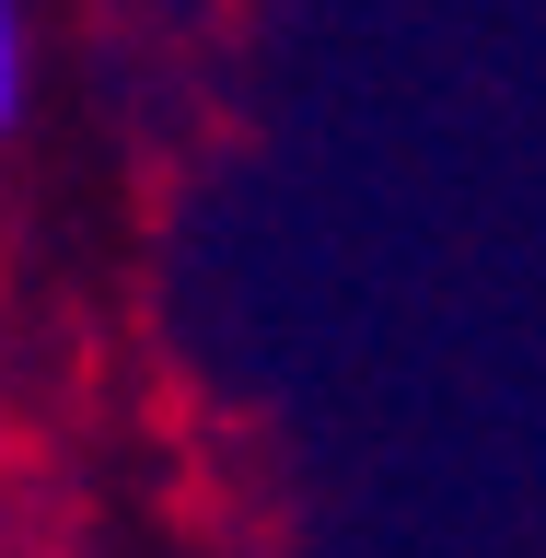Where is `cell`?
<instances>
[{"label": "cell", "instance_id": "1", "mask_svg": "<svg viewBox=\"0 0 546 558\" xmlns=\"http://www.w3.org/2000/svg\"><path fill=\"white\" fill-rule=\"evenodd\" d=\"M24 105H35V24L24 0H0V140L24 129Z\"/></svg>", "mask_w": 546, "mask_h": 558}]
</instances>
